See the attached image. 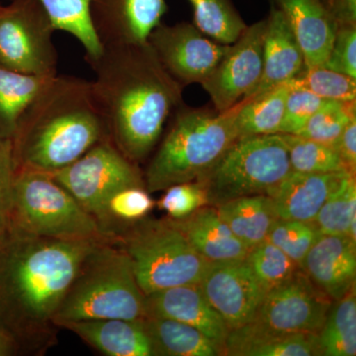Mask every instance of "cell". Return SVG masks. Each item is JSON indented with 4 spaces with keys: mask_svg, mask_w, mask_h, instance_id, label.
Wrapping results in <instances>:
<instances>
[{
    "mask_svg": "<svg viewBox=\"0 0 356 356\" xmlns=\"http://www.w3.org/2000/svg\"><path fill=\"white\" fill-rule=\"evenodd\" d=\"M91 81L107 135L133 163L149 156L166 122L182 103L181 86L159 62L149 43L104 44L88 58Z\"/></svg>",
    "mask_w": 356,
    "mask_h": 356,
    "instance_id": "6da1fadb",
    "label": "cell"
},
{
    "mask_svg": "<svg viewBox=\"0 0 356 356\" xmlns=\"http://www.w3.org/2000/svg\"><path fill=\"white\" fill-rule=\"evenodd\" d=\"M106 138L91 81L57 74L33 100L14 133L16 172H56Z\"/></svg>",
    "mask_w": 356,
    "mask_h": 356,
    "instance_id": "7a4b0ae2",
    "label": "cell"
},
{
    "mask_svg": "<svg viewBox=\"0 0 356 356\" xmlns=\"http://www.w3.org/2000/svg\"><path fill=\"white\" fill-rule=\"evenodd\" d=\"M21 234L0 269V293L23 324L42 327L53 322L84 261L100 243Z\"/></svg>",
    "mask_w": 356,
    "mask_h": 356,
    "instance_id": "3957f363",
    "label": "cell"
},
{
    "mask_svg": "<svg viewBox=\"0 0 356 356\" xmlns=\"http://www.w3.org/2000/svg\"><path fill=\"white\" fill-rule=\"evenodd\" d=\"M238 103L226 111L193 108L184 103L173 111L168 131L145 173L149 193L197 181L240 138Z\"/></svg>",
    "mask_w": 356,
    "mask_h": 356,
    "instance_id": "277c9868",
    "label": "cell"
},
{
    "mask_svg": "<svg viewBox=\"0 0 356 356\" xmlns=\"http://www.w3.org/2000/svg\"><path fill=\"white\" fill-rule=\"evenodd\" d=\"M147 318L143 293L124 250L97 245L72 281L53 323Z\"/></svg>",
    "mask_w": 356,
    "mask_h": 356,
    "instance_id": "5b68a950",
    "label": "cell"
},
{
    "mask_svg": "<svg viewBox=\"0 0 356 356\" xmlns=\"http://www.w3.org/2000/svg\"><path fill=\"white\" fill-rule=\"evenodd\" d=\"M135 224L124 238V252L145 295L200 283L210 261L196 252L172 219Z\"/></svg>",
    "mask_w": 356,
    "mask_h": 356,
    "instance_id": "8992f818",
    "label": "cell"
},
{
    "mask_svg": "<svg viewBox=\"0 0 356 356\" xmlns=\"http://www.w3.org/2000/svg\"><path fill=\"white\" fill-rule=\"evenodd\" d=\"M292 172L280 134L240 137L197 180L209 206L245 196L269 195Z\"/></svg>",
    "mask_w": 356,
    "mask_h": 356,
    "instance_id": "52a82bcc",
    "label": "cell"
},
{
    "mask_svg": "<svg viewBox=\"0 0 356 356\" xmlns=\"http://www.w3.org/2000/svg\"><path fill=\"white\" fill-rule=\"evenodd\" d=\"M13 213L30 235L96 243L106 236L95 218L48 173L16 172Z\"/></svg>",
    "mask_w": 356,
    "mask_h": 356,
    "instance_id": "ba28073f",
    "label": "cell"
},
{
    "mask_svg": "<svg viewBox=\"0 0 356 356\" xmlns=\"http://www.w3.org/2000/svg\"><path fill=\"white\" fill-rule=\"evenodd\" d=\"M55 31L38 0H11L0 6V65L21 74L57 76Z\"/></svg>",
    "mask_w": 356,
    "mask_h": 356,
    "instance_id": "9c48e42d",
    "label": "cell"
},
{
    "mask_svg": "<svg viewBox=\"0 0 356 356\" xmlns=\"http://www.w3.org/2000/svg\"><path fill=\"white\" fill-rule=\"evenodd\" d=\"M48 175L69 191L99 226L105 203L112 194L125 187H146L137 163L124 156L108 138L74 163Z\"/></svg>",
    "mask_w": 356,
    "mask_h": 356,
    "instance_id": "30bf717a",
    "label": "cell"
},
{
    "mask_svg": "<svg viewBox=\"0 0 356 356\" xmlns=\"http://www.w3.org/2000/svg\"><path fill=\"white\" fill-rule=\"evenodd\" d=\"M147 43L166 72L184 88L205 81L229 47L209 38L188 22L159 23L149 34Z\"/></svg>",
    "mask_w": 356,
    "mask_h": 356,
    "instance_id": "8fae6325",
    "label": "cell"
},
{
    "mask_svg": "<svg viewBox=\"0 0 356 356\" xmlns=\"http://www.w3.org/2000/svg\"><path fill=\"white\" fill-rule=\"evenodd\" d=\"M266 18L248 26L209 76L201 83L217 111H226L247 97L259 83L264 65Z\"/></svg>",
    "mask_w": 356,
    "mask_h": 356,
    "instance_id": "7c38bea8",
    "label": "cell"
},
{
    "mask_svg": "<svg viewBox=\"0 0 356 356\" xmlns=\"http://www.w3.org/2000/svg\"><path fill=\"white\" fill-rule=\"evenodd\" d=\"M332 302L301 268L266 293L254 320L277 331L318 334Z\"/></svg>",
    "mask_w": 356,
    "mask_h": 356,
    "instance_id": "4fadbf2b",
    "label": "cell"
},
{
    "mask_svg": "<svg viewBox=\"0 0 356 356\" xmlns=\"http://www.w3.org/2000/svg\"><path fill=\"white\" fill-rule=\"evenodd\" d=\"M198 285L229 330L252 322L266 295L245 259L210 262Z\"/></svg>",
    "mask_w": 356,
    "mask_h": 356,
    "instance_id": "5bb4252c",
    "label": "cell"
},
{
    "mask_svg": "<svg viewBox=\"0 0 356 356\" xmlns=\"http://www.w3.org/2000/svg\"><path fill=\"white\" fill-rule=\"evenodd\" d=\"M168 10L165 0H92L91 21L100 43H147Z\"/></svg>",
    "mask_w": 356,
    "mask_h": 356,
    "instance_id": "9a60e30c",
    "label": "cell"
},
{
    "mask_svg": "<svg viewBox=\"0 0 356 356\" xmlns=\"http://www.w3.org/2000/svg\"><path fill=\"white\" fill-rule=\"evenodd\" d=\"M147 317L172 318L191 325L224 351L229 329L198 284L181 285L146 295Z\"/></svg>",
    "mask_w": 356,
    "mask_h": 356,
    "instance_id": "2e32d148",
    "label": "cell"
},
{
    "mask_svg": "<svg viewBox=\"0 0 356 356\" xmlns=\"http://www.w3.org/2000/svg\"><path fill=\"white\" fill-rule=\"evenodd\" d=\"M301 267L318 289L337 301L355 287L356 243L346 236L321 234Z\"/></svg>",
    "mask_w": 356,
    "mask_h": 356,
    "instance_id": "e0dca14e",
    "label": "cell"
},
{
    "mask_svg": "<svg viewBox=\"0 0 356 356\" xmlns=\"http://www.w3.org/2000/svg\"><path fill=\"white\" fill-rule=\"evenodd\" d=\"M280 10L298 40L306 67L324 65L331 53L337 25L325 0H267Z\"/></svg>",
    "mask_w": 356,
    "mask_h": 356,
    "instance_id": "ac0fdd59",
    "label": "cell"
},
{
    "mask_svg": "<svg viewBox=\"0 0 356 356\" xmlns=\"http://www.w3.org/2000/svg\"><path fill=\"white\" fill-rule=\"evenodd\" d=\"M266 20L261 77L245 98L289 83L306 67L303 51L283 14L271 6Z\"/></svg>",
    "mask_w": 356,
    "mask_h": 356,
    "instance_id": "d6986e66",
    "label": "cell"
},
{
    "mask_svg": "<svg viewBox=\"0 0 356 356\" xmlns=\"http://www.w3.org/2000/svg\"><path fill=\"white\" fill-rule=\"evenodd\" d=\"M348 173L353 172H292L269 193L276 215L280 219L315 221L318 211Z\"/></svg>",
    "mask_w": 356,
    "mask_h": 356,
    "instance_id": "ffe728a7",
    "label": "cell"
},
{
    "mask_svg": "<svg viewBox=\"0 0 356 356\" xmlns=\"http://www.w3.org/2000/svg\"><path fill=\"white\" fill-rule=\"evenodd\" d=\"M229 356L320 355L318 334L277 331L259 321L229 330L224 346Z\"/></svg>",
    "mask_w": 356,
    "mask_h": 356,
    "instance_id": "44dd1931",
    "label": "cell"
},
{
    "mask_svg": "<svg viewBox=\"0 0 356 356\" xmlns=\"http://www.w3.org/2000/svg\"><path fill=\"white\" fill-rule=\"evenodd\" d=\"M109 356H156L144 320L102 318L58 324Z\"/></svg>",
    "mask_w": 356,
    "mask_h": 356,
    "instance_id": "7402d4cb",
    "label": "cell"
},
{
    "mask_svg": "<svg viewBox=\"0 0 356 356\" xmlns=\"http://www.w3.org/2000/svg\"><path fill=\"white\" fill-rule=\"evenodd\" d=\"M199 254L210 262L245 259L248 248L229 228L214 206L206 205L182 220H173Z\"/></svg>",
    "mask_w": 356,
    "mask_h": 356,
    "instance_id": "603a6c76",
    "label": "cell"
},
{
    "mask_svg": "<svg viewBox=\"0 0 356 356\" xmlns=\"http://www.w3.org/2000/svg\"><path fill=\"white\" fill-rule=\"evenodd\" d=\"M216 208L222 221L248 250L266 240L269 229L278 218L273 199L267 195L236 198Z\"/></svg>",
    "mask_w": 356,
    "mask_h": 356,
    "instance_id": "cb8c5ba5",
    "label": "cell"
},
{
    "mask_svg": "<svg viewBox=\"0 0 356 356\" xmlns=\"http://www.w3.org/2000/svg\"><path fill=\"white\" fill-rule=\"evenodd\" d=\"M144 322L156 356L224 355L218 344L191 325L158 317H147Z\"/></svg>",
    "mask_w": 356,
    "mask_h": 356,
    "instance_id": "d4e9b609",
    "label": "cell"
},
{
    "mask_svg": "<svg viewBox=\"0 0 356 356\" xmlns=\"http://www.w3.org/2000/svg\"><path fill=\"white\" fill-rule=\"evenodd\" d=\"M53 77L21 74L0 65V134L3 137L13 140L23 114Z\"/></svg>",
    "mask_w": 356,
    "mask_h": 356,
    "instance_id": "484cf974",
    "label": "cell"
},
{
    "mask_svg": "<svg viewBox=\"0 0 356 356\" xmlns=\"http://www.w3.org/2000/svg\"><path fill=\"white\" fill-rule=\"evenodd\" d=\"M288 84L238 102L236 126L240 137L280 134L284 118Z\"/></svg>",
    "mask_w": 356,
    "mask_h": 356,
    "instance_id": "4316f807",
    "label": "cell"
},
{
    "mask_svg": "<svg viewBox=\"0 0 356 356\" xmlns=\"http://www.w3.org/2000/svg\"><path fill=\"white\" fill-rule=\"evenodd\" d=\"M318 353L323 356L356 355V293L353 288L332 302L318 334Z\"/></svg>",
    "mask_w": 356,
    "mask_h": 356,
    "instance_id": "83f0119b",
    "label": "cell"
},
{
    "mask_svg": "<svg viewBox=\"0 0 356 356\" xmlns=\"http://www.w3.org/2000/svg\"><path fill=\"white\" fill-rule=\"evenodd\" d=\"M50 16L56 30L76 37L86 50V60L97 57L102 51L91 21L92 0H38Z\"/></svg>",
    "mask_w": 356,
    "mask_h": 356,
    "instance_id": "f1b7e54d",
    "label": "cell"
},
{
    "mask_svg": "<svg viewBox=\"0 0 356 356\" xmlns=\"http://www.w3.org/2000/svg\"><path fill=\"white\" fill-rule=\"evenodd\" d=\"M193 10V24L218 43L231 44L247 29L232 0H188Z\"/></svg>",
    "mask_w": 356,
    "mask_h": 356,
    "instance_id": "f546056e",
    "label": "cell"
},
{
    "mask_svg": "<svg viewBox=\"0 0 356 356\" xmlns=\"http://www.w3.org/2000/svg\"><path fill=\"white\" fill-rule=\"evenodd\" d=\"M280 135L286 145L292 172L330 173L348 170L334 147L299 135Z\"/></svg>",
    "mask_w": 356,
    "mask_h": 356,
    "instance_id": "4dcf8cb0",
    "label": "cell"
},
{
    "mask_svg": "<svg viewBox=\"0 0 356 356\" xmlns=\"http://www.w3.org/2000/svg\"><path fill=\"white\" fill-rule=\"evenodd\" d=\"M245 259L266 293L282 285L301 269L298 264L267 240L250 248Z\"/></svg>",
    "mask_w": 356,
    "mask_h": 356,
    "instance_id": "1f68e13d",
    "label": "cell"
},
{
    "mask_svg": "<svg viewBox=\"0 0 356 356\" xmlns=\"http://www.w3.org/2000/svg\"><path fill=\"white\" fill-rule=\"evenodd\" d=\"M356 219L355 175L348 173L318 211L315 219L321 234L348 236L353 220Z\"/></svg>",
    "mask_w": 356,
    "mask_h": 356,
    "instance_id": "d6a6232c",
    "label": "cell"
},
{
    "mask_svg": "<svg viewBox=\"0 0 356 356\" xmlns=\"http://www.w3.org/2000/svg\"><path fill=\"white\" fill-rule=\"evenodd\" d=\"M355 117L356 102L327 100L309 119L298 135L334 147L344 128Z\"/></svg>",
    "mask_w": 356,
    "mask_h": 356,
    "instance_id": "836d02e7",
    "label": "cell"
},
{
    "mask_svg": "<svg viewBox=\"0 0 356 356\" xmlns=\"http://www.w3.org/2000/svg\"><path fill=\"white\" fill-rule=\"evenodd\" d=\"M288 83L306 89L322 99L356 102V79L324 65L305 67L298 76Z\"/></svg>",
    "mask_w": 356,
    "mask_h": 356,
    "instance_id": "e575fe53",
    "label": "cell"
},
{
    "mask_svg": "<svg viewBox=\"0 0 356 356\" xmlns=\"http://www.w3.org/2000/svg\"><path fill=\"white\" fill-rule=\"evenodd\" d=\"M154 207V199L146 187H125L107 199L100 227L107 236L112 222H139L145 219Z\"/></svg>",
    "mask_w": 356,
    "mask_h": 356,
    "instance_id": "d590c367",
    "label": "cell"
},
{
    "mask_svg": "<svg viewBox=\"0 0 356 356\" xmlns=\"http://www.w3.org/2000/svg\"><path fill=\"white\" fill-rule=\"evenodd\" d=\"M320 235L315 222L277 218L269 229L266 240L302 266L307 254Z\"/></svg>",
    "mask_w": 356,
    "mask_h": 356,
    "instance_id": "8d00e7d4",
    "label": "cell"
},
{
    "mask_svg": "<svg viewBox=\"0 0 356 356\" xmlns=\"http://www.w3.org/2000/svg\"><path fill=\"white\" fill-rule=\"evenodd\" d=\"M158 201L159 209L172 220H182L208 205L205 191L198 182L172 185Z\"/></svg>",
    "mask_w": 356,
    "mask_h": 356,
    "instance_id": "74e56055",
    "label": "cell"
},
{
    "mask_svg": "<svg viewBox=\"0 0 356 356\" xmlns=\"http://www.w3.org/2000/svg\"><path fill=\"white\" fill-rule=\"evenodd\" d=\"M288 84L284 118L280 134L298 135L309 119L318 111L327 100L322 99L306 89Z\"/></svg>",
    "mask_w": 356,
    "mask_h": 356,
    "instance_id": "f35d334b",
    "label": "cell"
},
{
    "mask_svg": "<svg viewBox=\"0 0 356 356\" xmlns=\"http://www.w3.org/2000/svg\"><path fill=\"white\" fill-rule=\"evenodd\" d=\"M324 67L356 79V25L337 28L331 53Z\"/></svg>",
    "mask_w": 356,
    "mask_h": 356,
    "instance_id": "ab89813d",
    "label": "cell"
},
{
    "mask_svg": "<svg viewBox=\"0 0 356 356\" xmlns=\"http://www.w3.org/2000/svg\"><path fill=\"white\" fill-rule=\"evenodd\" d=\"M16 168L13 142L0 134V234L13 214V191Z\"/></svg>",
    "mask_w": 356,
    "mask_h": 356,
    "instance_id": "60d3db41",
    "label": "cell"
},
{
    "mask_svg": "<svg viewBox=\"0 0 356 356\" xmlns=\"http://www.w3.org/2000/svg\"><path fill=\"white\" fill-rule=\"evenodd\" d=\"M334 149L343 159L348 172L355 173L356 170V117L351 119L344 128L341 137L334 145Z\"/></svg>",
    "mask_w": 356,
    "mask_h": 356,
    "instance_id": "b9f144b4",
    "label": "cell"
},
{
    "mask_svg": "<svg viewBox=\"0 0 356 356\" xmlns=\"http://www.w3.org/2000/svg\"><path fill=\"white\" fill-rule=\"evenodd\" d=\"M337 27L356 25V0H325Z\"/></svg>",
    "mask_w": 356,
    "mask_h": 356,
    "instance_id": "7bdbcfd3",
    "label": "cell"
},
{
    "mask_svg": "<svg viewBox=\"0 0 356 356\" xmlns=\"http://www.w3.org/2000/svg\"><path fill=\"white\" fill-rule=\"evenodd\" d=\"M13 346L11 337L3 330L0 329V356L10 355Z\"/></svg>",
    "mask_w": 356,
    "mask_h": 356,
    "instance_id": "ee69618b",
    "label": "cell"
}]
</instances>
